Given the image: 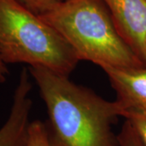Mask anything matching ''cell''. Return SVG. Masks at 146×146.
<instances>
[{
    "instance_id": "cell-1",
    "label": "cell",
    "mask_w": 146,
    "mask_h": 146,
    "mask_svg": "<svg viewBox=\"0 0 146 146\" xmlns=\"http://www.w3.org/2000/svg\"><path fill=\"white\" fill-rule=\"evenodd\" d=\"M28 69L46 108L51 146H119L112 125L126 110L119 100L104 99L46 68Z\"/></svg>"
},
{
    "instance_id": "cell-2",
    "label": "cell",
    "mask_w": 146,
    "mask_h": 146,
    "mask_svg": "<svg viewBox=\"0 0 146 146\" xmlns=\"http://www.w3.org/2000/svg\"><path fill=\"white\" fill-rule=\"evenodd\" d=\"M40 17L60 33L80 61L102 69L145 67L120 35L102 0H62Z\"/></svg>"
},
{
    "instance_id": "cell-3",
    "label": "cell",
    "mask_w": 146,
    "mask_h": 146,
    "mask_svg": "<svg viewBox=\"0 0 146 146\" xmlns=\"http://www.w3.org/2000/svg\"><path fill=\"white\" fill-rule=\"evenodd\" d=\"M0 57L67 76L80 62L56 29L16 0H0Z\"/></svg>"
},
{
    "instance_id": "cell-4",
    "label": "cell",
    "mask_w": 146,
    "mask_h": 146,
    "mask_svg": "<svg viewBox=\"0 0 146 146\" xmlns=\"http://www.w3.org/2000/svg\"><path fill=\"white\" fill-rule=\"evenodd\" d=\"M29 69L21 70L12 96L11 110L4 124L0 127V146H26L29 115L33 102L30 98L33 84Z\"/></svg>"
},
{
    "instance_id": "cell-5",
    "label": "cell",
    "mask_w": 146,
    "mask_h": 146,
    "mask_svg": "<svg viewBox=\"0 0 146 146\" xmlns=\"http://www.w3.org/2000/svg\"><path fill=\"white\" fill-rule=\"evenodd\" d=\"M120 35L143 62L146 40V0H102Z\"/></svg>"
},
{
    "instance_id": "cell-6",
    "label": "cell",
    "mask_w": 146,
    "mask_h": 146,
    "mask_svg": "<svg viewBox=\"0 0 146 146\" xmlns=\"http://www.w3.org/2000/svg\"><path fill=\"white\" fill-rule=\"evenodd\" d=\"M125 108L146 110V67L102 69Z\"/></svg>"
},
{
    "instance_id": "cell-7",
    "label": "cell",
    "mask_w": 146,
    "mask_h": 146,
    "mask_svg": "<svg viewBox=\"0 0 146 146\" xmlns=\"http://www.w3.org/2000/svg\"><path fill=\"white\" fill-rule=\"evenodd\" d=\"M123 117L130 123L144 146H146V110L127 108Z\"/></svg>"
},
{
    "instance_id": "cell-8",
    "label": "cell",
    "mask_w": 146,
    "mask_h": 146,
    "mask_svg": "<svg viewBox=\"0 0 146 146\" xmlns=\"http://www.w3.org/2000/svg\"><path fill=\"white\" fill-rule=\"evenodd\" d=\"M26 146H51L45 123L40 120L30 123Z\"/></svg>"
},
{
    "instance_id": "cell-9",
    "label": "cell",
    "mask_w": 146,
    "mask_h": 146,
    "mask_svg": "<svg viewBox=\"0 0 146 146\" xmlns=\"http://www.w3.org/2000/svg\"><path fill=\"white\" fill-rule=\"evenodd\" d=\"M21 5L36 16H42L59 3L62 0H16Z\"/></svg>"
},
{
    "instance_id": "cell-10",
    "label": "cell",
    "mask_w": 146,
    "mask_h": 146,
    "mask_svg": "<svg viewBox=\"0 0 146 146\" xmlns=\"http://www.w3.org/2000/svg\"><path fill=\"white\" fill-rule=\"evenodd\" d=\"M119 146H144L130 123L125 120L118 134Z\"/></svg>"
},
{
    "instance_id": "cell-11",
    "label": "cell",
    "mask_w": 146,
    "mask_h": 146,
    "mask_svg": "<svg viewBox=\"0 0 146 146\" xmlns=\"http://www.w3.org/2000/svg\"><path fill=\"white\" fill-rule=\"evenodd\" d=\"M8 68L0 57V84L5 83L8 76Z\"/></svg>"
},
{
    "instance_id": "cell-12",
    "label": "cell",
    "mask_w": 146,
    "mask_h": 146,
    "mask_svg": "<svg viewBox=\"0 0 146 146\" xmlns=\"http://www.w3.org/2000/svg\"><path fill=\"white\" fill-rule=\"evenodd\" d=\"M143 63L146 67V40L145 43V46H144V52H143Z\"/></svg>"
}]
</instances>
